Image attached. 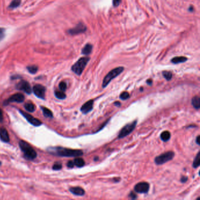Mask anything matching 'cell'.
Returning a JSON list of instances; mask_svg holds the SVG:
<instances>
[{
  "label": "cell",
  "mask_w": 200,
  "mask_h": 200,
  "mask_svg": "<svg viewBox=\"0 0 200 200\" xmlns=\"http://www.w3.org/2000/svg\"><path fill=\"white\" fill-rule=\"evenodd\" d=\"M47 150L52 154L61 157H77L84 154L82 150H73L62 147H51L48 148Z\"/></svg>",
  "instance_id": "obj_1"
},
{
  "label": "cell",
  "mask_w": 200,
  "mask_h": 200,
  "mask_svg": "<svg viewBox=\"0 0 200 200\" xmlns=\"http://www.w3.org/2000/svg\"><path fill=\"white\" fill-rule=\"evenodd\" d=\"M19 146L23 152L24 157L28 160H33L37 157L35 150L27 142L24 140H20L19 142Z\"/></svg>",
  "instance_id": "obj_2"
},
{
  "label": "cell",
  "mask_w": 200,
  "mask_h": 200,
  "mask_svg": "<svg viewBox=\"0 0 200 200\" xmlns=\"http://www.w3.org/2000/svg\"><path fill=\"white\" fill-rule=\"evenodd\" d=\"M90 58L89 57H82L80 58L78 61L72 66V71L77 75H81L85 68H86L88 63L89 62Z\"/></svg>",
  "instance_id": "obj_3"
},
{
  "label": "cell",
  "mask_w": 200,
  "mask_h": 200,
  "mask_svg": "<svg viewBox=\"0 0 200 200\" xmlns=\"http://www.w3.org/2000/svg\"><path fill=\"white\" fill-rule=\"evenodd\" d=\"M124 71V68L122 66H120L110 71L104 77L102 82V88H105L114 78L121 75Z\"/></svg>",
  "instance_id": "obj_4"
},
{
  "label": "cell",
  "mask_w": 200,
  "mask_h": 200,
  "mask_svg": "<svg viewBox=\"0 0 200 200\" xmlns=\"http://www.w3.org/2000/svg\"><path fill=\"white\" fill-rule=\"evenodd\" d=\"M175 154L173 151H167L157 156L154 159V162L157 165H162L171 160Z\"/></svg>",
  "instance_id": "obj_5"
},
{
  "label": "cell",
  "mask_w": 200,
  "mask_h": 200,
  "mask_svg": "<svg viewBox=\"0 0 200 200\" xmlns=\"http://www.w3.org/2000/svg\"><path fill=\"white\" fill-rule=\"evenodd\" d=\"M137 121H134L132 123L127 124V125L124 126L122 129L121 132H119V133L118 134V138H119V139L123 138L126 137L127 136H128L129 134H130L134 130V129L137 125Z\"/></svg>",
  "instance_id": "obj_6"
},
{
  "label": "cell",
  "mask_w": 200,
  "mask_h": 200,
  "mask_svg": "<svg viewBox=\"0 0 200 200\" xmlns=\"http://www.w3.org/2000/svg\"><path fill=\"white\" fill-rule=\"evenodd\" d=\"M19 111L20 113H21V114L27 119V121L32 125L34 126H39L42 124V123L40 121L39 119L32 116L31 114H29L28 113L24 111H22L21 110H19Z\"/></svg>",
  "instance_id": "obj_7"
},
{
  "label": "cell",
  "mask_w": 200,
  "mask_h": 200,
  "mask_svg": "<svg viewBox=\"0 0 200 200\" xmlns=\"http://www.w3.org/2000/svg\"><path fill=\"white\" fill-rule=\"evenodd\" d=\"M87 30V27L84 24L80 23L75 27L70 29L68 32L71 35H76L80 34H83Z\"/></svg>",
  "instance_id": "obj_8"
},
{
  "label": "cell",
  "mask_w": 200,
  "mask_h": 200,
  "mask_svg": "<svg viewBox=\"0 0 200 200\" xmlns=\"http://www.w3.org/2000/svg\"><path fill=\"white\" fill-rule=\"evenodd\" d=\"M149 189L150 185L146 182L138 183L134 187V191L140 194H146L149 192Z\"/></svg>",
  "instance_id": "obj_9"
},
{
  "label": "cell",
  "mask_w": 200,
  "mask_h": 200,
  "mask_svg": "<svg viewBox=\"0 0 200 200\" xmlns=\"http://www.w3.org/2000/svg\"><path fill=\"white\" fill-rule=\"evenodd\" d=\"M33 92L38 98L44 99L45 96V88L41 85H36L33 88Z\"/></svg>",
  "instance_id": "obj_10"
},
{
  "label": "cell",
  "mask_w": 200,
  "mask_h": 200,
  "mask_svg": "<svg viewBox=\"0 0 200 200\" xmlns=\"http://www.w3.org/2000/svg\"><path fill=\"white\" fill-rule=\"evenodd\" d=\"M25 99L24 96L22 93H16L12 95L10 98H8L6 101L4 102V105H8L10 103L17 102V103H22L24 102Z\"/></svg>",
  "instance_id": "obj_11"
},
{
  "label": "cell",
  "mask_w": 200,
  "mask_h": 200,
  "mask_svg": "<svg viewBox=\"0 0 200 200\" xmlns=\"http://www.w3.org/2000/svg\"><path fill=\"white\" fill-rule=\"evenodd\" d=\"M16 89L23 90L27 94H31L32 92V89L29 84L26 81H20L16 85Z\"/></svg>",
  "instance_id": "obj_12"
},
{
  "label": "cell",
  "mask_w": 200,
  "mask_h": 200,
  "mask_svg": "<svg viewBox=\"0 0 200 200\" xmlns=\"http://www.w3.org/2000/svg\"><path fill=\"white\" fill-rule=\"evenodd\" d=\"M93 104H94L93 100H89V101L86 102L85 103H84L82 106L81 108V111L84 114H87L89 113L93 108Z\"/></svg>",
  "instance_id": "obj_13"
},
{
  "label": "cell",
  "mask_w": 200,
  "mask_h": 200,
  "mask_svg": "<svg viewBox=\"0 0 200 200\" xmlns=\"http://www.w3.org/2000/svg\"><path fill=\"white\" fill-rule=\"evenodd\" d=\"M0 140L5 143H8L10 142L8 133L5 128H1L0 129Z\"/></svg>",
  "instance_id": "obj_14"
},
{
  "label": "cell",
  "mask_w": 200,
  "mask_h": 200,
  "mask_svg": "<svg viewBox=\"0 0 200 200\" xmlns=\"http://www.w3.org/2000/svg\"><path fill=\"white\" fill-rule=\"evenodd\" d=\"M69 191L73 195H77V196H83L85 194V190L82 188L80 187H71L69 188Z\"/></svg>",
  "instance_id": "obj_15"
},
{
  "label": "cell",
  "mask_w": 200,
  "mask_h": 200,
  "mask_svg": "<svg viewBox=\"0 0 200 200\" xmlns=\"http://www.w3.org/2000/svg\"><path fill=\"white\" fill-rule=\"evenodd\" d=\"M187 59H188L185 56H176L171 60V62L174 64H178L186 62Z\"/></svg>",
  "instance_id": "obj_16"
},
{
  "label": "cell",
  "mask_w": 200,
  "mask_h": 200,
  "mask_svg": "<svg viewBox=\"0 0 200 200\" xmlns=\"http://www.w3.org/2000/svg\"><path fill=\"white\" fill-rule=\"evenodd\" d=\"M191 103L192 105L193 106V107L195 109H199L200 108V98L199 96H194L191 101Z\"/></svg>",
  "instance_id": "obj_17"
},
{
  "label": "cell",
  "mask_w": 200,
  "mask_h": 200,
  "mask_svg": "<svg viewBox=\"0 0 200 200\" xmlns=\"http://www.w3.org/2000/svg\"><path fill=\"white\" fill-rule=\"evenodd\" d=\"M93 49V46L90 44H87L82 49V53L84 55H88L91 53Z\"/></svg>",
  "instance_id": "obj_18"
},
{
  "label": "cell",
  "mask_w": 200,
  "mask_h": 200,
  "mask_svg": "<svg viewBox=\"0 0 200 200\" xmlns=\"http://www.w3.org/2000/svg\"><path fill=\"white\" fill-rule=\"evenodd\" d=\"M74 164L75 166H76L77 167H82L85 166V162L84 161V160L82 158H75L74 161H73Z\"/></svg>",
  "instance_id": "obj_19"
},
{
  "label": "cell",
  "mask_w": 200,
  "mask_h": 200,
  "mask_svg": "<svg viewBox=\"0 0 200 200\" xmlns=\"http://www.w3.org/2000/svg\"><path fill=\"white\" fill-rule=\"evenodd\" d=\"M171 137V134L168 131H164L160 134V138L164 142L168 141Z\"/></svg>",
  "instance_id": "obj_20"
},
{
  "label": "cell",
  "mask_w": 200,
  "mask_h": 200,
  "mask_svg": "<svg viewBox=\"0 0 200 200\" xmlns=\"http://www.w3.org/2000/svg\"><path fill=\"white\" fill-rule=\"evenodd\" d=\"M41 109L42 110L43 114L45 117H48V118H52L53 117V113L48 108L41 106Z\"/></svg>",
  "instance_id": "obj_21"
},
{
  "label": "cell",
  "mask_w": 200,
  "mask_h": 200,
  "mask_svg": "<svg viewBox=\"0 0 200 200\" xmlns=\"http://www.w3.org/2000/svg\"><path fill=\"white\" fill-rule=\"evenodd\" d=\"M24 107H25V109L28 111V112H33L36 109V107L35 106V105H34L31 102H28V103H26L24 105Z\"/></svg>",
  "instance_id": "obj_22"
},
{
  "label": "cell",
  "mask_w": 200,
  "mask_h": 200,
  "mask_svg": "<svg viewBox=\"0 0 200 200\" xmlns=\"http://www.w3.org/2000/svg\"><path fill=\"white\" fill-rule=\"evenodd\" d=\"M200 153L199 151L197 153L196 157H195L194 162H193V164H192V166L194 168H197V167H198L200 165Z\"/></svg>",
  "instance_id": "obj_23"
},
{
  "label": "cell",
  "mask_w": 200,
  "mask_h": 200,
  "mask_svg": "<svg viewBox=\"0 0 200 200\" xmlns=\"http://www.w3.org/2000/svg\"><path fill=\"white\" fill-rule=\"evenodd\" d=\"M21 0H12L11 4H10L9 8L11 9H14L18 7L21 4Z\"/></svg>",
  "instance_id": "obj_24"
},
{
  "label": "cell",
  "mask_w": 200,
  "mask_h": 200,
  "mask_svg": "<svg viewBox=\"0 0 200 200\" xmlns=\"http://www.w3.org/2000/svg\"><path fill=\"white\" fill-rule=\"evenodd\" d=\"M55 95L59 99H65L66 97L64 92L62 91H55Z\"/></svg>",
  "instance_id": "obj_25"
},
{
  "label": "cell",
  "mask_w": 200,
  "mask_h": 200,
  "mask_svg": "<svg viewBox=\"0 0 200 200\" xmlns=\"http://www.w3.org/2000/svg\"><path fill=\"white\" fill-rule=\"evenodd\" d=\"M27 70L28 71V72L31 73V74H35L37 72L38 70V68L37 66L36 65H31V66H27Z\"/></svg>",
  "instance_id": "obj_26"
},
{
  "label": "cell",
  "mask_w": 200,
  "mask_h": 200,
  "mask_svg": "<svg viewBox=\"0 0 200 200\" xmlns=\"http://www.w3.org/2000/svg\"><path fill=\"white\" fill-rule=\"evenodd\" d=\"M162 74H163V76L164 77V78L168 81H170V80L172 79L173 74L170 71H163Z\"/></svg>",
  "instance_id": "obj_27"
},
{
  "label": "cell",
  "mask_w": 200,
  "mask_h": 200,
  "mask_svg": "<svg viewBox=\"0 0 200 200\" xmlns=\"http://www.w3.org/2000/svg\"><path fill=\"white\" fill-rule=\"evenodd\" d=\"M129 97L130 94L127 92H123L121 94V95H120V99H121L122 101H126V100L129 99Z\"/></svg>",
  "instance_id": "obj_28"
},
{
  "label": "cell",
  "mask_w": 200,
  "mask_h": 200,
  "mask_svg": "<svg viewBox=\"0 0 200 200\" xmlns=\"http://www.w3.org/2000/svg\"><path fill=\"white\" fill-rule=\"evenodd\" d=\"M59 89L62 92H65L67 88V85L65 82H61L59 85Z\"/></svg>",
  "instance_id": "obj_29"
},
{
  "label": "cell",
  "mask_w": 200,
  "mask_h": 200,
  "mask_svg": "<svg viewBox=\"0 0 200 200\" xmlns=\"http://www.w3.org/2000/svg\"><path fill=\"white\" fill-rule=\"evenodd\" d=\"M62 168V166L61 163H55L52 167V168L54 170H61Z\"/></svg>",
  "instance_id": "obj_30"
},
{
  "label": "cell",
  "mask_w": 200,
  "mask_h": 200,
  "mask_svg": "<svg viewBox=\"0 0 200 200\" xmlns=\"http://www.w3.org/2000/svg\"><path fill=\"white\" fill-rule=\"evenodd\" d=\"M5 37V29L0 28V41H2Z\"/></svg>",
  "instance_id": "obj_31"
},
{
  "label": "cell",
  "mask_w": 200,
  "mask_h": 200,
  "mask_svg": "<svg viewBox=\"0 0 200 200\" xmlns=\"http://www.w3.org/2000/svg\"><path fill=\"white\" fill-rule=\"evenodd\" d=\"M121 1L122 0H113V5L114 7H118Z\"/></svg>",
  "instance_id": "obj_32"
},
{
  "label": "cell",
  "mask_w": 200,
  "mask_h": 200,
  "mask_svg": "<svg viewBox=\"0 0 200 200\" xmlns=\"http://www.w3.org/2000/svg\"><path fill=\"white\" fill-rule=\"evenodd\" d=\"M74 166H75V164H74V163H73V161L70 160V161H69V162H68V163H67V166H68V168H72L74 167Z\"/></svg>",
  "instance_id": "obj_33"
},
{
  "label": "cell",
  "mask_w": 200,
  "mask_h": 200,
  "mask_svg": "<svg viewBox=\"0 0 200 200\" xmlns=\"http://www.w3.org/2000/svg\"><path fill=\"white\" fill-rule=\"evenodd\" d=\"M188 180V177H186V176H183L180 179V182L183 183H186L187 181Z\"/></svg>",
  "instance_id": "obj_34"
},
{
  "label": "cell",
  "mask_w": 200,
  "mask_h": 200,
  "mask_svg": "<svg viewBox=\"0 0 200 200\" xmlns=\"http://www.w3.org/2000/svg\"><path fill=\"white\" fill-rule=\"evenodd\" d=\"M129 197L132 198V199H136L137 198V195L134 193V192H130V194H129Z\"/></svg>",
  "instance_id": "obj_35"
},
{
  "label": "cell",
  "mask_w": 200,
  "mask_h": 200,
  "mask_svg": "<svg viewBox=\"0 0 200 200\" xmlns=\"http://www.w3.org/2000/svg\"><path fill=\"white\" fill-rule=\"evenodd\" d=\"M3 121V113L2 110L0 109V122H1Z\"/></svg>",
  "instance_id": "obj_36"
},
{
  "label": "cell",
  "mask_w": 200,
  "mask_h": 200,
  "mask_svg": "<svg viewBox=\"0 0 200 200\" xmlns=\"http://www.w3.org/2000/svg\"><path fill=\"white\" fill-rule=\"evenodd\" d=\"M195 142L198 145H200V142H199V136H198L196 138V140H195Z\"/></svg>",
  "instance_id": "obj_37"
},
{
  "label": "cell",
  "mask_w": 200,
  "mask_h": 200,
  "mask_svg": "<svg viewBox=\"0 0 200 200\" xmlns=\"http://www.w3.org/2000/svg\"><path fill=\"white\" fill-rule=\"evenodd\" d=\"M147 85H150V86H151L153 85V81L151 79H149L147 81Z\"/></svg>",
  "instance_id": "obj_38"
},
{
  "label": "cell",
  "mask_w": 200,
  "mask_h": 200,
  "mask_svg": "<svg viewBox=\"0 0 200 200\" xmlns=\"http://www.w3.org/2000/svg\"><path fill=\"white\" fill-rule=\"evenodd\" d=\"M114 105L116 106H117V107H120V106H121V102H118V101L114 102Z\"/></svg>",
  "instance_id": "obj_39"
},
{
  "label": "cell",
  "mask_w": 200,
  "mask_h": 200,
  "mask_svg": "<svg viewBox=\"0 0 200 200\" xmlns=\"http://www.w3.org/2000/svg\"><path fill=\"white\" fill-rule=\"evenodd\" d=\"M192 10H193V8H192V6H191V7H190V8H189V11H192Z\"/></svg>",
  "instance_id": "obj_40"
},
{
  "label": "cell",
  "mask_w": 200,
  "mask_h": 200,
  "mask_svg": "<svg viewBox=\"0 0 200 200\" xmlns=\"http://www.w3.org/2000/svg\"><path fill=\"white\" fill-rule=\"evenodd\" d=\"M140 90H141V91H142V90H143V89H142V88H141V89H140Z\"/></svg>",
  "instance_id": "obj_41"
}]
</instances>
